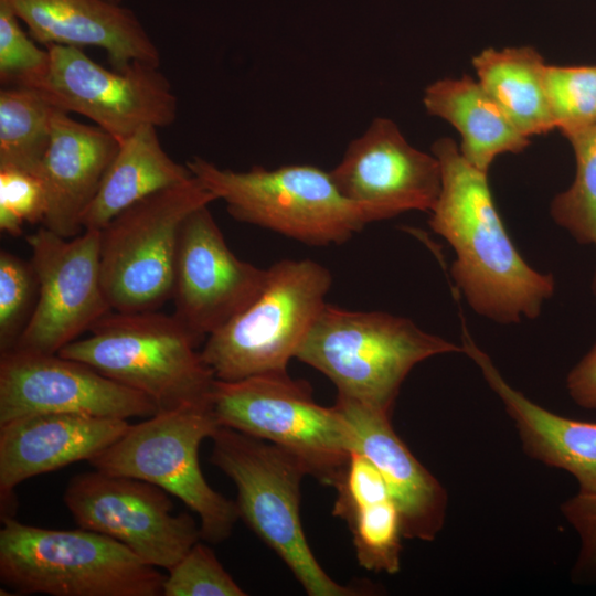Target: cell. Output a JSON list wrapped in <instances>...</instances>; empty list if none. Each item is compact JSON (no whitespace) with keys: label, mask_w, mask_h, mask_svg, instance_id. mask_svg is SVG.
<instances>
[{"label":"cell","mask_w":596,"mask_h":596,"mask_svg":"<svg viewBox=\"0 0 596 596\" xmlns=\"http://www.w3.org/2000/svg\"><path fill=\"white\" fill-rule=\"evenodd\" d=\"M211 409L220 426L287 450L324 486L334 487L352 453L351 427L339 408L316 403L307 382L288 373L216 379Z\"/></svg>","instance_id":"obj_8"},{"label":"cell","mask_w":596,"mask_h":596,"mask_svg":"<svg viewBox=\"0 0 596 596\" xmlns=\"http://www.w3.org/2000/svg\"><path fill=\"white\" fill-rule=\"evenodd\" d=\"M331 178L347 199L391 219L407 211L432 212L441 190V168L413 147L397 125L374 118L347 147Z\"/></svg>","instance_id":"obj_16"},{"label":"cell","mask_w":596,"mask_h":596,"mask_svg":"<svg viewBox=\"0 0 596 596\" xmlns=\"http://www.w3.org/2000/svg\"><path fill=\"white\" fill-rule=\"evenodd\" d=\"M448 353H462L461 344L426 332L408 318L327 304L296 359L324 374L338 396L391 415L413 368Z\"/></svg>","instance_id":"obj_2"},{"label":"cell","mask_w":596,"mask_h":596,"mask_svg":"<svg viewBox=\"0 0 596 596\" xmlns=\"http://www.w3.org/2000/svg\"><path fill=\"white\" fill-rule=\"evenodd\" d=\"M566 390L579 407L596 411V343L568 372Z\"/></svg>","instance_id":"obj_34"},{"label":"cell","mask_w":596,"mask_h":596,"mask_svg":"<svg viewBox=\"0 0 596 596\" xmlns=\"http://www.w3.org/2000/svg\"><path fill=\"white\" fill-rule=\"evenodd\" d=\"M561 513L579 538V552L573 566L575 583H596V491H582L561 504Z\"/></svg>","instance_id":"obj_33"},{"label":"cell","mask_w":596,"mask_h":596,"mask_svg":"<svg viewBox=\"0 0 596 596\" xmlns=\"http://www.w3.org/2000/svg\"><path fill=\"white\" fill-rule=\"evenodd\" d=\"M118 148L119 142L98 126L55 109L51 141L39 172L46 192V228L65 238L81 233L83 213Z\"/></svg>","instance_id":"obj_20"},{"label":"cell","mask_w":596,"mask_h":596,"mask_svg":"<svg viewBox=\"0 0 596 596\" xmlns=\"http://www.w3.org/2000/svg\"><path fill=\"white\" fill-rule=\"evenodd\" d=\"M211 407L158 412L130 425L89 460L99 471L140 479L179 498L200 519L201 539L226 540L240 518L236 502L215 491L200 462L201 443L219 429Z\"/></svg>","instance_id":"obj_9"},{"label":"cell","mask_w":596,"mask_h":596,"mask_svg":"<svg viewBox=\"0 0 596 596\" xmlns=\"http://www.w3.org/2000/svg\"><path fill=\"white\" fill-rule=\"evenodd\" d=\"M127 419L46 413L0 424V498L2 517L13 509L22 481L87 460L116 441Z\"/></svg>","instance_id":"obj_17"},{"label":"cell","mask_w":596,"mask_h":596,"mask_svg":"<svg viewBox=\"0 0 596 596\" xmlns=\"http://www.w3.org/2000/svg\"><path fill=\"white\" fill-rule=\"evenodd\" d=\"M185 164L235 220L308 245L342 244L381 221L371 207L343 196L330 172L312 164L234 171L199 156Z\"/></svg>","instance_id":"obj_4"},{"label":"cell","mask_w":596,"mask_h":596,"mask_svg":"<svg viewBox=\"0 0 596 596\" xmlns=\"http://www.w3.org/2000/svg\"><path fill=\"white\" fill-rule=\"evenodd\" d=\"M66 413L128 419L158 413L143 393L60 354L11 349L0 356V424Z\"/></svg>","instance_id":"obj_14"},{"label":"cell","mask_w":596,"mask_h":596,"mask_svg":"<svg viewBox=\"0 0 596 596\" xmlns=\"http://www.w3.org/2000/svg\"><path fill=\"white\" fill-rule=\"evenodd\" d=\"M156 126L140 127L119 143L102 183L82 216L83 230L100 231L138 201L190 180L188 166L162 148Z\"/></svg>","instance_id":"obj_23"},{"label":"cell","mask_w":596,"mask_h":596,"mask_svg":"<svg viewBox=\"0 0 596 596\" xmlns=\"http://www.w3.org/2000/svg\"><path fill=\"white\" fill-rule=\"evenodd\" d=\"M460 344L462 353L478 366L483 380L502 402L524 453L544 465L568 472L576 479L579 490L596 491V423L553 413L514 389L465 326Z\"/></svg>","instance_id":"obj_21"},{"label":"cell","mask_w":596,"mask_h":596,"mask_svg":"<svg viewBox=\"0 0 596 596\" xmlns=\"http://www.w3.org/2000/svg\"><path fill=\"white\" fill-rule=\"evenodd\" d=\"M25 240L39 294L12 349L55 354L113 310L102 285L99 231L65 238L43 226Z\"/></svg>","instance_id":"obj_13"},{"label":"cell","mask_w":596,"mask_h":596,"mask_svg":"<svg viewBox=\"0 0 596 596\" xmlns=\"http://www.w3.org/2000/svg\"><path fill=\"white\" fill-rule=\"evenodd\" d=\"M432 153L441 168V190L429 226L455 252L450 274L478 315L502 324L540 316L555 290L551 274L521 256L499 215L487 173L469 164L456 142L437 139Z\"/></svg>","instance_id":"obj_1"},{"label":"cell","mask_w":596,"mask_h":596,"mask_svg":"<svg viewBox=\"0 0 596 596\" xmlns=\"http://www.w3.org/2000/svg\"><path fill=\"white\" fill-rule=\"evenodd\" d=\"M46 192L39 173L0 169V230L20 236L24 223L44 221Z\"/></svg>","instance_id":"obj_32"},{"label":"cell","mask_w":596,"mask_h":596,"mask_svg":"<svg viewBox=\"0 0 596 596\" xmlns=\"http://www.w3.org/2000/svg\"><path fill=\"white\" fill-rule=\"evenodd\" d=\"M64 502L79 528L123 543L155 567L169 571L201 539L189 513H171L166 490L140 479L79 473L68 481Z\"/></svg>","instance_id":"obj_12"},{"label":"cell","mask_w":596,"mask_h":596,"mask_svg":"<svg viewBox=\"0 0 596 596\" xmlns=\"http://www.w3.org/2000/svg\"><path fill=\"white\" fill-rule=\"evenodd\" d=\"M472 65L477 81L521 134L530 138L555 129L545 89L546 64L535 49H485Z\"/></svg>","instance_id":"obj_24"},{"label":"cell","mask_w":596,"mask_h":596,"mask_svg":"<svg viewBox=\"0 0 596 596\" xmlns=\"http://www.w3.org/2000/svg\"><path fill=\"white\" fill-rule=\"evenodd\" d=\"M268 268L240 259L227 246L209 205L184 220L177 248L174 315L200 340L248 308L267 283Z\"/></svg>","instance_id":"obj_15"},{"label":"cell","mask_w":596,"mask_h":596,"mask_svg":"<svg viewBox=\"0 0 596 596\" xmlns=\"http://www.w3.org/2000/svg\"><path fill=\"white\" fill-rule=\"evenodd\" d=\"M331 285L330 270L315 260L276 262L258 298L206 338L204 362L221 381L288 373Z\"/></svg>","instance_id":"obj_7"},{"label":"cell","mask_w":596,"mask_h":596,"mask_svg":"<svg viewBox=\"0 0 596 596\" xmlns=\"http://www.w3.org/2000/svg\"><path fill=\"white\" fill-rule=\"evenodd\" d=\"M545 89L554 127L566 139L596 125V65L546 64Z\"/></svg>","instance_id":"obj_28"},{"label":"cell","mask_w":596,"mask_h":596,"mask_svg":"<svg viewBox=\"0 0 596 596\" xmlns=\"http://www.w3.org/2000/svg\"><path fill=\"white\" fill-rule=\"evenodd\" d=\"M55 109L34 89L0 91V169L40 172Z\"/></svg>","instance_id":"obj_25"},{"label":"cell","mask_w":596,"mask_h":596,"mask_svg":"<svg viewBox=\"0 0 596 596\" xmlns=\"http://www.w3.org/2000/svg\"><path fill=\"white\" fill-rule=\"evenodd\" d=\"M89 332L57 354L143 393L158 412L211 407L216 377L198 351L202 340L174 313L111 310Z\"/></svg>","instance_id":"obj_3"},{"label":"cell","mask_w":596,"mask_h":596,"mask_svg":"<svg viewBox=\"0 0 596 596\" xmlns=\"http://www.w3.org/2000/svg\"><path fill=\"white\" fill-rule=\"evenodd\" d=\"M214 201L193 175L138 201L99 231L102 285L114 311L155 310L171 298L182 224Z\"/></svg>","instance_id":"obj_10"},{"label":"cell","mask_w":596,"mask_h":596,"mask_svg":"<svg viewBox=\"0 0 596 596\" xmlns=\"http://www.w3.org/2000/svg\"><path fill=\"white\" fill-rule=\"evenodd\" d=\"M334 405L351 427L352 451L368 458L384 479L404 539L435 540L445 523L448 494L395 433L391 415L342 396Z\"/></svg>","instance_id":"obj_18"},{"label":"cell","mask_w":596,"mask_h":596,"mask_svg":"<svg viewBox=\"0 0 596 596\" xmlns=\"http://www.w3.org/2000/svg\"><path fill=\"white\" fill-rule=\"evenodd\" d=\"M426 111L445 119L461 136L460 152L477 170L487 173L494 159L518 153L529 145L498 103L478 81L464 75L429 84L423 95Z\"/></svg>","instance_id":"obj_22"},{"label":"cell","mask_w":596,"mask_h":596,"mask_svg":"<svg viewBox=\"0 0 596 596\" xmlns=\"http://www.w3.org/2000/svg\"><path fill=\"white\" fill-rule=\"evenodd\" d=\"M46 47L49 71L32 89L55 108L91 119L119 143L142 126L174 123L178 99L159 66L134 62L125 70H108L81 47Z\"/></svg>","instance_id":"obj_11"},{"label":"cell","mask_w":596,"mask_h":596,"mask_svg":"<svg viewBox=\"0 0 596 596\" xmlns=\"http://www.w3.org/2000/svg\"><path fill=\"white\" fill-rule=\"evenodd\" d=\"M211 462L237 488L240 518L289 567L310 596H355L316 560L300 520V485L308 475L292 454L236 429L220 426L211 437Z\"/></svg>","instance_id":"obj_6"},{"label":"cell","mask_w":596,"mask_h":596,"mask_svg":"<svg viewBox=\"0 0 596 596\" xmlns=\"http://www.w3.org/2000/svg\"><path fill=\"white\" fill-rule=\"evenodd\" d=\"M20 19L0 1V82L4 87L34 88L50 66L47 47L40 49Z\"/></svg>","instance_id":"obj_30"},{"label":"cell","mask_w":596,"mask_h":596,"mask_svg":"<svg viewBox=\"0 0 596 596\" xmlns=\"http://www.w3.org/2000/svg\"><path fill=\"white\" fill-rule=\"evenodd\" d=\"M332 514L347 522L360 566L391 575L400 571L404 536L391 497L333 505Z\"/></svg>","instance_id":"obj_26"},{"label":"cell","mask_w":596,"mask_h":596,"mask_svg":"<svg viewBox=\"0 0 596 596\" xmlns=\"http://www.w3.org/2000/svg\"><path fill=\"white\" fill-rule=\"evenodd\" d=\"M164 578L105 534L38 528L2 517L0 579L19 594L159 596Z\"/></svg>","instance_id":"obj_5"},{"label":"cell","mask_w":596,"mask_h":596,"mask_svg":"<svg viewBox=\"0 0 596 596\" xmlns=\"http://www.w3.org/2000/svg\"><path fill=\"white\" fill-rule=\"evenodd\" d=\"M163 596H245L230 574L223 568L214 552L196 542L189 552L169 570L162 585Z\"/></svg>","instance_id":"obj_31"},{"label":"cell","mask_w":596,"mask_h":596,"mask_svg":"<svg viewBox=\"0 0 596 596\" xmlns=\"http://www.w3.org/2000/svg\"><path fill=\"white\" fill-rule=\"evenodd\" d=\"M571 142L576 161L572 184L552 201L554 222L583 245L596 249V125L572 135ZM596 292V269L593 278Z\"/></svg>","instance_id":"obj_27"},{"label":"cell","mask_w":596,"mask_h":596,"mask_svg":"<svg viewBox=\"0 0 596 596\" xmlns=\"http://www.w3.org/2000/svg\"><path fill=\"white\" fill-rule=\"evenodd\" d=\"M44 44L104 49L115 70L160 65V52L137 14L109 0H0Z\"/></svg>","instance_id":"obj_19"},{"label":"cell","mask_w":596,"mask_h":596,"mask_svg":"<svg viewBox=\"0 0 596 596\" xmlns=\"http://www.w3.org/2000/svg\"><path fill=\"white\" fill-rule=\"evenodd\" d=\"M39 294L31 263L0 252V351L12 349L25 329Z\"/></svg>","instance_id":"obj_29"},{"label":"cell","mask_w":596,"mask_h":596,"mask_svg":"<svg viewBox=\"0 0 596 596\" xmlns=\"http://www.w3.org/2000/svg\"><path fill=\"white\" fill-rule=\"evenodd\" d=\"M109 1H113V2H116V3H121V0H109Z\"/></svg>","instance_id":"obj_35"}]
</instances>
